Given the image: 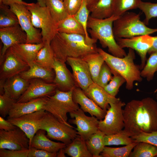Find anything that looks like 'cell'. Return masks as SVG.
Returning <instances> with one entry per match:
<instances>
[{
  "label": "cell",
  "mask_w": 157,
  "mask_h": 157,
  "mask_svg": "<svg viewBox=\"0 0 157 157\" xmlns=\"http://www.w3.org/2000/svg\"><path fill=\"white\" fill-rule=\"evenodd\" d=\"M44 43V45L37 53L35 62L47 69H53L55 58L50 42Z\"/></svg>",
  "instance_id": "4dcf8cb0"
},
{
  "label": "cell",
  "mask_w": 157,
  "mask_h": 157,
  "mask_svg": "<svg viewBox=\"0 0 157 157\" xmlns=\"http://www.w3.org/2000/svg\"><path fill=\"white\" fill-rule=\"evenodd\" d=\"M44 43H23L15 45L10 48L17 56L29 66L35 62L37 53Z\"/></svg>",
  "instance_id": "d4e9b609"
},
{
  "label": "cell",
  "mask_w": 157,
  "mask_h": 157,
  "mask_svg": "<svg viewBox=\"0 0 157 157\" xmlns=\"http://www.w3.org/2000/svg\"><path fill=\"white\" fill-rule=\"evenodd\" d=\"M72 93L73 90L64 92L57 89L53 94L47 96L44 108L60 121L71 126H72L67 121V114L80 108L73 99Z\"/></svg>",
  "instance_id": "8992f818"
},
{
  "label": "cell",
  "mask_w": 157,
  "mask_h": 157,
  "mask_svg": "<svg viewBox=\"0 0 157 157\" xmlns=\"http://www.w3.org/2000/svg\"><path fill=\"white\" fill-rule=\"evenodd\" d=\"M57 30L58 32L85 35L83 27L74 15H69L64 19L57 22Z\"/></svg>",
  "instance_id": "f1b7e54d"
},
{
  "label": "cell",
  "mask_w": 157,
  "mask_h": 157,
  "mask_svg": "<svg viewBox=\"0 0 157 157\" xmlns=\"http://www.w3.org/2000/svg\"><path fill=\"white\" fill-rule=\"evenodd\" d=\"M46 132L44 130H38L32 139L29 148L33 147L50 152L57 153L60 149L66 147V144L64 143L56 142L49 139L46 135Z\"/></svg>",
  "instance_id": "cb8c5ba5"
},
{
  "label": "cell",
  "mask_w": 157,
  "mask_h": 157,
  "mask_svg": "<svg viewBox=\"0 0 157 157\" xmlns=\"http://www.w3.org/2000/svg\"><path fill=\"white\" fill-rule=\"evenodd\" d=\"M29 66L28 70L19 74L23 78L29 80L34 78H38L48 83L53 82L55 76L53 69H47L35 62Z\"/></svg>",
  "instance_id": "484cf974"
},
{
  "label": "cell",
  "mask_w": 157,
  "mask_h": 157,
  "mask_svg": "<svg viewBox=\"0 0 157 157\" xmlns=\"http://www.w3.org/2000/svg\"><path fill=\"white\" fill-rule=\"evenodd\" d=\"M105 134L99 130L85 140L88 149L92 157H101L100 154L105 146L104 137Z\"/></svg>",
  "instance_id": "f546056e"
},
{
  "label": "cell",
  "mask_w": 157,
  "mask_h": 157,
  "mask_svg": "<svg viewBox=\"0 0 157 157\" xmlns=\"http://www.w3.org/2000/svg\"><path fill=\"white\" fill-rule=\"evenodd\" d=\"M17 100L5 94L0 95V114L3 118L8 115L14 104Z\"/></svg>",
  "instance_id": "7bdbcfd3"
},
{
  "label": "cell",
  "mask_w": 157,
  "mask_h": 157,
  "mask_svg": "<svg viewBox=\"0 0 157 157\" xmlns=\"http://www.w3.org/2000/svg\"><path fill=\"white\" fill-rule=\"evenodd\" d=\"M113 76L108 83L104 88L110 95L116 97L119 91L120 87L124 83L126 80L121 76L116 73L113 74Z\"/></svg>",
  "instance_id": "b9f144b4"
},
{
  "label": "cell",
  "mask_w": 157,
  "mask_h": 157,
  "mask_svg": "<svg viewBox=\"0 0 157 157\" xmlns=\"http://www.w3.org/2000/svg\"><path fill=\"white\" fill-rule=\"evenodd\" d=\"M65 153L64 148H62L60 149L57 152V157H66L65 155Z\"/></svg>",
  "instance_id": "db71d44e"
},
{
  "label": "cell",
  "mask_w": 157,
  "mask_h": 157,
  "mask_svg": "<svg viewBox=\"0 0 157 157\" xmlns=\"http://www.w3.org/2000/svg\"><path fill=\"white\" fill-rule=\"evenodd\" d=\"M137 143L134 142L124 147H119L105 146L100 155L101 157H129Z\"/></svg>",
  "instance_id": "8d00e7d4"
},
{
  "label": "cell",
  "mask_w": 157,
  "mask_h": 157,
  "mask_svg": "<svg viewBox=\"0 0 157 157\" xmlns=\"http://www.w3.org/2000/svg\"><path fill=\"white\" fill-rule=\"evenodd\" d=\"M55 58L65 63L69 57L83 58L98 52L96 44L86 40L84 35L58 32L50 42Z\"/></svg>",
  "instance_id": "7a4b0ae2"
},
{
  "label": "cell",
  "mask_w": 157,
  "mask_h": 157,
  "mask_svg": "<svg viewBox=\"0 0 157 157\" xmlns=\"http://www.w3.org/2000/svg\"><path fill=\"white\" fill-rule=\"evenodd\" d=\"M113 0H99L89 9L92 17L104 19L113 15Z\"/></svg>",
  "instance_id": "4316f807"
},
{
  "label": "cell",
  "mask_w": 157,
  "mask_h": 157,
  "mask_svg": "<svg viewBox=\"0 0 157 157\" xmlns=\"http://www.w3.org/2000/svg\"><path fill=\"white\" fill-rule=\"evenodd\" d=\"M66 154L72 157H92L88 149L85 140L78 135L64 148Z\"/></svg>",
  "instance_id": "83f0119b"
},
{
  "label": "cell",
  "mask_w": 157,
  "mask_h": 157,
  "mask_svg": "<svg viewBox=\"0 0 157 157\" xmlns=\"http://www.w3.org/2000/svg\"><path fill=\"white\" fill-rule=\"evenodd\" d=\"M73 126H68L60 121L50 113L46 111L41 120L40 129L45 130L50 138L60 141L66 145L78 135Z\"/></svg>",
  "instance_id": "ba28073f"
},
{
  "label": "cell",
  "mask_w": 157,
  "mask_h": 157,
  "mask_svg": "<svg viewBox=\"0 0 157 157\" xmlns=\"http://www.w3.org/2000/svg\"><path fill=\"white\" fill-rule=\"evenodd\" d=\"M113 31L115 39L129 38L157 32V28L147 27L140 19V14L126 12L113 22Z\"/></svg>",
  "instance_id": "5b68a950"
},
{
  "label": "cell",
  "mask_w": 157,
  "mask_h": 157,
  "mask_svg": "<svg viewBox=\"0 0 157 157\" xmlns=\"http://www.w3.org/2000/svg\"><path fill=\"white\" fill-rule=\"evenodd\" d=\"M138 8L144 14L145 18L144 22L148 25L150 19L157 17V3H152L141 1L140 3Z\"/></svg>",
  "instance_id": "60d3db41"
},
{
  "label": "cell",
  "mask_w": 157,
  "mask_h": 157,
  "mask_svg": "<svg viewBox=\"0 0 157 157\" xmlns=\"http://www.w3.org/2000/svg\"><path fill=\"white\" fill-rule=\"evenodd\" d=\"M141 0H113V15L119 17L128 11L138 8Z\"/></svg>",
  "instance_id": "74e56055"
},
{
  "label": "cell",
  "mask_w": 157,
  "mask_h": 157,
  "mask_svg": "<svg viewBox=\"0 0 157 157\" xmlns=\"http://www.w3.org/2000/svg\"><path fill=\"white\" fill-rule=\"evenodd\" d=\"M83 92L88 97L104 110L108 109L110 103H114L120 100L119 98L109 94L103 88L96 83H92Z\"/></svg>",
  "instance_id": "7402d4cb"
},
{
  "label": "cell",
  "mask_w": 157,
  "mask_h": 157,
  "mask_svg": "<svg viewBox=\"0 0 157 157\" xmlns=\"http://www.w3.org/2000/svg\"><path fill=\"white\" fill-rule=\"evenodd\" d=\"M81 108L69 113V122L76 125L78 135L85 140L99 130V121L94 116H88Z\"/></svg>",
  "instance_id": "8fae6325"
},
{
  "label": "cell",
  "mask_w": 157,
  "mask_h": 157,
  "mask_svg": "<svg viewBox=\"0 0 157 157\" xmlns=\"http://www.w3.org/2000/svg\"><path fill=\"white\" fill-rule=\"evenodd\" d=\"M62 0V1H63V0Z\"/></svg>",
  "instance_id": "680465c9"
},
{
  "label": "cell",
  "mask_w": 157,
  "mask_h": 157,
  "mask_svg": "<svg viewBox=\"0 0 157 157\" xmlns=\"http://www.w3.org/2000/svg\"><path fill=\"white\" fill-rule=\"evenodd\" d=\"M117 44L122 48H128L135 51L140 57V69H142L147 61V55L152 47L154 37L149 35L136 36L129 38L115 39Z\"/></svg>",
  "instance_id": "7c38bea8"
},
{
  "label": "cell",
  "mask_w": 157,
  "mask_h": 157,
  "mask_svg": "<svg viewBox=\"0 0 157 157\" xmlns=\"http://www.w3.org/2000/svg\"><path fill=\"white\" fill-rule=\"evenodd\" d=\"M46 6L49 9L52 16L57 22L60 21L69 15L61 0H45Z\"/></svg>",
  "instance_id": "836d02e7"
},
{
  "label": "cell",
  "mask_w": 157,
  "mask_h": 157,
  "mask_svg": "<svg viewBox=\"0 0 157 157\" xmlns=\"http://www.w3.org/2000/svg\"><path fill=\"white\" fill-rule=\"evenodd\" d=\"M18 24V18L10 6L0 3V28Z\"/></svg>",
  "instance_id": "e575fe53"
},
{
  "label": "cell",
  "mask_w": 157,
  "mask_h": 157,
  "mask_svg": "<svg viewBox=\"0 0 157 157\" xmlns=\"http://www.w3.org/2000/svg\"><path fill=\"white\" fill-rule=\"evenodd\" d=\"M29 149L12 150L0 149V157H28Z\"/></svg>",
  "instance_id": "7dc6e473"
},
{
  "label": "cell",
  "mask_w": 157,
  "mask_h": 157,
  "mask_svg": "<svg viewBox=\"0 0 157 157\" xmlns=\"http://www.w3.org/2000/svg\"><path fill=\"white\" fill-rule=\"evenodd\" d=\"M30 141L25 133L17 127L6 131L0 130V149L26 150L29 148Z\"/></svg>",
  "instance_id": "5bb4252c"
},
{
  "label": "cell",
  "mask_w": 157,
  "mask_h": 157,
  "mask_svg": "<svg viewBox=\"0 0 157 157\" xmlns=\"http://www.w3.org/2000/svg\"><path fill=\"white\" fill-rule=\"evenodd\" d=\"M0 3L10 6L15 3L21 4L26 5L28 4L22 0H0Z\"/></svg>",
  "instance_id": "f907efd6"
},
{
  "label": "cell",
  "mask_w": 157,
  "mask_h": 157,
  "mask_svg": "<svg viewBox=\"0 0 157 157\" xmlns=\"http://www.w3.org/2000/svg\"><path fill=\"white\" fill-rule=\"evenodd\" d=\"M16 15L19 24L27 36L26 43L39 44L43 42L40 30L33 25L30 11L24 4L15 3L9 6Z\"/></svg>",
  "instance_id": "30bf717a"
},
{
  "label": "cell",
  "mask_w": 157,
  "mask_h": 157,
  "mask_svg": "<svg viewBox=\"0 0 157 157\" xmlns=\"http://www.w3.org/2000/svg\"><path fill=\"white\" fill-rule=\"evenodd\" d=\"M46 112L45 110L42 109L18 117L8 118L7 120L25 133L29 140L30 146L32 138L40 129V122Z\"/></svg>",
  "instance_id": "4fadbf2b"
},
{
  "label": "cell",
  "mask_w": 157,
  "mask_h": 157,
  "mask_svg": "<svg viewBox=\"0 0 157 157\" xmlns=\"http://www.w3.org/2000/svg\"><path fill=\"white\" fill-rule=\"evenodd\" d=\"M119 17L113 15L110 17L98 19L90 15L88 22V28L91 38L99 40L102 46L107 48L112 55L122 58L127 55L123 49L117 44L113 31L114 21Z\"/></svg>",
  "instance_id": "277c9868"
},
{
  "label": "cell",
  "mask_w": 157,
  "mask_h": 157,
  "mask_svg": "<svg viewBox=\"0 0 157 157\" xmlns=\"http://www.w3.org/2000/svg\"><path fill=\"white\" fill-rule=\"evenodd\" d=\"M57 153H52L47 151L31 147L29 149L28 157H56Z\"/></svg>",
  "instance_id": "c3c4849f"
},
{
  "label": "cell",
  "mask_w": 157,
  "mask_h": 157,
  "mask_svg": "<svg viewBox=\"0 0 157 157\" xmlns=\"http://www.w3.org/2000/svg\"><path fill=\"white\" fill-rule=\"evenodd\" d=\"M72 96L74 101L80 105L81 108L84 112L88 113L91 116H95L99 120L104 118L107 110L99 107L80 88L77 87L73 90Z\"/></svg>",
  "instance_id": "ffe728a7"
},
{
  "label": "cell",
  "mask_w": 157,
  "mask_h": 157,
  "mask_svg": "<svg viewBox=\"0 0 157 157\" xmlns=\"http://www.w3.org/2000/svg\"><path fill=\"white\" fill-rule=\"evenodd\" d=\"M104 119L99 121V129L105 135L119 133L124 126V117L122 108L125 103L121 100L114 103H110Z\"/></svg>",
  "instance_id": "9c48e42d"
},
{
  "label": "cell",
  "mask_w": 157,
  "mask_h": 157,
  "mask_svg": "<svg viewBox=\"0 0 157 157\" xmlns=\"http://www.w3.org/2000/svg\"><path fill=\"white\" fill-rule=\"evenodd\" d=\"M157 91V89L155 90V92H156Z\"/></svg>",
  "instance_id": "9f6ffc18"
},
{
  "label": "cell",
  "mask_w": 157,
  "mask_h": 157,
  "mask_svg": "<svg viewBox=\"0 0 157 157\" xmlns=\"http://www.w3.org/2000/svg\"><path fill=\"white\" fill-rule=\"evenodd\" d=\"M66 62L72 69L77 87L85 91L94 83L87 63L82 58L71 57L67 58Z\"/></svg>",
  "instance_id": "ac0fdd59"
},
{
  "label": "cell",
  "mask_w": 157,
  "mask_h": 157,
  "mask_svg": "<svg viewBox=\"0 0 157 157\" xmlns=\"http://www.w3.org/2000/svg\"><path fill=\"white\" fill-rule=\"evenodd\" d=\"M31 14L34 26L41 29L43 42H50L58 33L57 22L52 16L47 7L36 3H28L26 5Z\"/></svg>",
  "instance_id": "52a82bcc"
},
{
  "label": "cell",
  "mask_w": 157,
  "mask_h": 157,
  "mask_svg": "<svg viewBox=\"0 0 157 157\" xmlns=\"http://www.w3.org/2000/svg\"><path fill=\"white\" fill-rule=\"evenodd\" d=\"M88 66L92 80L97 83L99 75L104 60L98 52L87 55L82 58Z\"/></svg>",
  "instance_id": "1f68e13d"
},
{
  "label": "cell",
  "mask_w": 157,
  "mask_h": 157,
  "mask_svg": "<svg viewBox=\"0 0 157 157\" xmlns=\"http://www.w3.org/2000/svg\"><path fill=\"white\" fill-rule=\"evenodd\" d=\"M97 50L110 69L112 74H118L125 79L127 89L130 90L133 88L134 82L142 81L140 66L134 63L135 57L134 50L129 48L128 53L122 58L108 53L100 48H97Z\"/></svg>",
  "instance_id": "3957f363"
},
{
  "label": "cell",
  "mask_w": 157,
  "mask_h": 157,
  "mask_svg": "<svg viewBox=\"0 0 157 157\" xmlns=\"http://www.w3.org/2000/svg\"><path fill=\"white\" fill-rule=\"evenodd\" d=\"M0 65V79L6 80L28 70V64L15 55L9 48Z\"/></svg>",
  "instance_id": "e0dca14e"
},
{
  "label": "cell",
  "mask_w": 157,
  "mask_h": 157,
  "mask_svg": "<svg viewBox=\"0 0 157 157\" xmlns=\"http://www.w3.org/2000/svg\"><path fill=\"white\" fill-rule=\"evenodd\" d=\"M53 69L55 74L53 83L57 89L67 92L73 90L77 87L72 74L67 67L65 63L55 58Z\"/></svg>",
  "instance_id": "d6986e66"
},
{
  "label": "cell",
  "mask_w": 157,
  "mask_h": 157,
  "mask_svg": "<svg viewBox=\"0 0 157 157\" xmlns=\"http://www.w3.org/2000/svg\"><path fill=\"white\" fill-rule=\"evenodd\" d=\"M37 2L41 6H46L45 0H37Z\"/></svg>",
  "instance_id": "11a10c76"
},
{
  "label": "cell",
  "mask_w": 157,
  "mask_h": 157,
  "mask_svg": "<svg viewBox=\"0 0 157 157\" xmlns=\"http://www.w3.org/2000/svg\"><path fill=\"white\" fill-rule=\"evenodd\" d=\"M17 127L7 119L5 120L3 117L0 116V130L8 131L15 129Z\"/></svg>",
  "instance_id": "681fc988"
},
{
  "label": "cell",
  "mask_w": 157,
  "mask_h": 157,
  "mask_svg": "<svg viewBox=\"0 0 157 157\" xmlns=\"http://www.w3.org/2000/svg\"><path fill=\"white\" fill-rule=\"evenodd\" d=\"M123 112V131L129 136L157 131V102L153 98L132 100L126 104Z\"/></svg>",
  "instance_id": "6da1fadb"
},
{
  "label": "cell",
  "mask_w": 157,
  "mask_h": 157,
  "mask_svg": "<svg viewBox=\"0 0 157 157\" xmlns=\"http://www.w3.org/2000/svg\"><path fill=\"white\" fill-rule=\"evenodd\" d=\"M134 142L131 138L123 131L109 135H105L104 143L105 146L112 145H127Z\"/></svg>",
  "instance_id": "f35d334b"
},
{
  "label": "cell",
  "mask_w": 157,
  "mask_h": 157,
  "mask_svg": "<svg viewBox=\"0 0 157 157\" xmlns=\"http://www.w3.org/2000/svg\"><path fill=\"white\" fill-rule=\"evenodd\" d=\"M90 15V13L87 6L86 0H83L81 7L74 15L84 31L87 41L90 44H95L97 40L90 37L88 33L87 25Z\"/></svg>",
  "instance_id": "d6a6232c"
},
{
  "label": "cell",
  "mask_w": 157,
  "mask_h": 157,
  "mask_svg": "<svg viewBox=\"0 0 157 157\" xmlns=\"http://www.w3.org/2000/svg\"><path fill=\"white\" fill-rule=\"evenodd\" d=\"M157 94H156V99H157Z\"/></svg>",
  "instance_id": "6f0895ef"
},
{
  "label": "cell",
  "mask_w": 157,
  "mask_h": 157,
  "mask_svg": "<svg viewBox=\"0 0 157 157\" xmlns=\"http://www.w3.org/2000/svg\"><path fill=\"white\" fill-rule=\"evenodd\" d=\"M56 89V86L53 83H48L38 78L31 79L28 88L17 100V102H25L51 95L55 93Z\"/></svg>",
  "instance_id": "2e32d148"
},
{
  "label": "cell",
  "mask_w": 157,
  "mask_h": 157,
  "mask_svg": "<svg viewBox=\"0 0 157 157\" xmlns=\"http://www.w3.org/2000/svg\"><path fill=\"white\" fill-rule=\"evenodd\" d=\"M133 149L129 157H157V147L148 143L138 142Z\"/></svg>",
  "instance_id": "d590c367"
},
{
  "label": "cell",
  "mask_w": 157,
  "mask_h": 157,
  "mask_svg": "<svg viewBox=\"0 0 157 157\" xmlns=\"http://www.w3.org/2000/svg\"><path fill=\"white\" fill-rule=\"evenodd\" d=\"M0 38L3 45L0 52V65L7 50L17 44L26 43L27 36L19 24L0 28Z\"/></svg>",
  "instance_id": "9a60e30c"
},
{
  "label": "cell",
  "mask_w": 157,
  "mask_h": 157,
  "mask_svg": "<svg viewBox=\"0 0 157 157\" xmlns=\"http://www.w3.org/2000/svg\"><path fill=\"white\" fill-rule=\"evenodd\" d=\"M112 74L110 69L104 62L101 68L97 83L104 88L111 80Z\"/></svg>",
  "instance_id": "ee69618b"
},
{
  "label": "cell",
  "mask_w": 157,
  "mask_h": 157,
  "mask_svg": "<svg viewBox=\"0 0 157 157\" xmlns=\"http://www.w3.org/2000/svg\"><path fill=\"white\" fill-rule=\"evenodd\" d=\"M99 0H86L87 6L89 9Z\"/></svg>",
  "instance_id": "f5cc1de1"
},
{
  "label": "cell",
  "mask_w": 157,
  "mask_h": 157,
  "mask_svg": "<svg viewBox=\"0 0 157 157\" xmlns=\"http://www.w3.org/2000/svg\"><path fill=\"white\" fill-rule=\"evenodd\" d=\"M134 142H144L157 147V131L150 133H142L131 137Z\"/></svg>",
  "instance_id": "f6af8a7d"
},
{
  "label": "cell",
  "mask_w": 157,
  "mask_h": 157,
  "mask_svg": "<svg viewBox=\"0 0 157 157\" xmlns=\"http://www.w3.org/2000/svg\"><path fill=\"white\" fill-rule=\"evenodd\" d=\"M157 52V36L154 37L153 45L149 50L148 53L150 55L152 53Z\"/></svg>",
  "instance_id": "816d5d0a"
},
{
  "label": "cell",
  "mask_w": 157,
  "mask_h": 157,
  "mask_svg": "<svg viewBox=\"0 0 157 157\" xmlns=\"http://www.w3.org/2000/svg\"><path fill=\"white\" fill-rule=\"evenodd\" d=\"M157 70V52L150 54L145 65L141 72L142 77L145 78L150 81L153 78L154 74Z\"/></svg>",
  "instance_id": "ab89813d"
},
{
  "label": "cell",
  "mask_w": 157,
  "mask_h": 157,
  "mask_svg": "<svg viewBox=\"0 0 157 157\" xmlns=\"http://www.w3.org/2000/svg\"><path fill=\"white\" fill-rule=\"evenodd\" d=\"M48 98V97H45L33 99L25 102H16L13 105L8 118H17L44 109Z\"/></svg>",
  "instance_id": "44dd1931"
},
{
  "label": "cell",
  "mask_w": 157,
  "mask_h": 157,
  "mask_svg": "<svg viewBox=\"0 0 157 157\" xmlns=\"http://www.w3.org/2000/svg\"><path fill=\"white\" fill-rule=\"evenodd\" d=\"M30 80L25 79L19 74L6 80L4 85V94L17 100L28 88Z\"/></svg>",
  "instance_id": "603a6c76"
},
{
  "label": "cell",
  "mask_w": 157,
  "mask_h": 157,
  "mask_svg": "<svg viewBox=\"0 0 157 157\" xmlns=\"http://www.w3.org/2000/svg\"><path fill=\"white\" fill-rule=\"evenodd\" d=\"M83 0H63L65 7L69 15H74L80 8Z\"/></svg>",
  "instance_id": "bcb514c9"
}]
</instances>
